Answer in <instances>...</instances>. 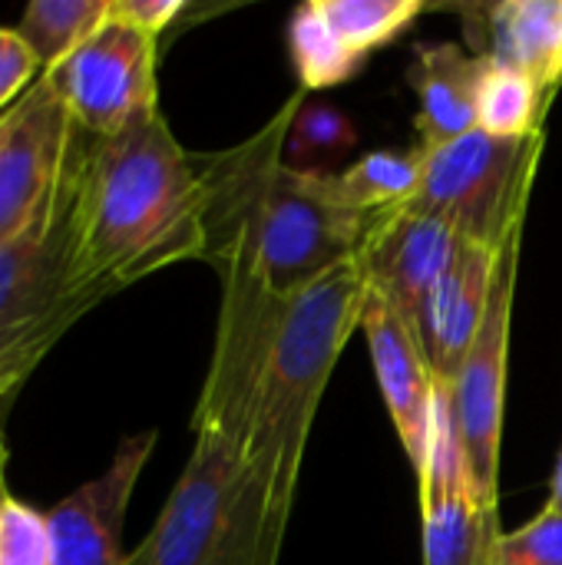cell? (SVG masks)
<instances>
[{
	"label": "cell",
	"instance_id": "28",
	"mask_svg": "<svg viewBox=\"0 0 562 565\" xmlns=\"http://www.w3.org/2000/svg\"><path fill=\"white\" fill-rule=\"evenodd\" d=\"M547 507L562 513V454L560 460H556V470H553V483H550V500H547Z\"/></svg>",
	"mask_w": 562,
	"mask_h": 565
},
{
	"label": "cell",
	"instance_id": "12",
	"mask_svg": "<svg viewBox=\"0 0 562 565\" xmlns=\"http://www.w3.org/2000/svg\"><path fill=\"white\" fill-rule=\"evenodd\" d=\"M156 437V430L126 437L96 480L83 483L46 513L53 565H129V553H123V523Z\"/></svg>",
	"mask_w": 562,
	"mask_h": 565
},
{
	"label": "cell",
	"instance_id": "18",
	"mask_svg": "<svg viewBox=\"0 0 562 565\" xmlns=\"http://www.w3.org/2000/svg\"><path fill=\"white\" fill-rule=\"evenodd\" d=\"M113 0H30L17 33L33 50L43 73L60 66L109 17Z\"/></svg>",
	"mask_w": 562,
	"mask_h": 565
},
{
	"label": "cell",
	"instance_id": "1",
	"mask_svg": "<svg viewBox=\"0 0 562 565\" xmlns=\"http://www.w3.org/2000/svg\"><path fill=\"white\" fill-rule=\"evenodd\" d=\"M222 275V311L192 434H215L295 507L301 463L331 371L361 328L368 281L358 258L298 295Z\"/></svg>",
	"mask_w": 562,
	"mask_h": 565
},
{
	"label": "cell",
	"instance_id": "19",
	"mask_svg": "<svg viewBox=\"0 0 562 565\" xmlns=\"http://www.w3.org/2000/svg\"><path fill=\"white\" fill-rule=\"evenodd\" d=\"M550 103L553 96H547L527 73L490 60L484 86H480V99H477V129L497 139L540 136Z\"/></svg>",
	"mask_w": 562,
	"mask_h": 565
},
{
	"label": "cell",
	"instance_id": "29",
	"mask_svg": "<svg viewBox=\"0 0 562 565\" xmlns=\"http://www.w3.org/2000/svg\"><path fill=\"white\" fill-rule=\"evenodd\" d=\"M3 467H7V444H3V434H0V477H3Z\"/></svg>",
	"mask_w": 562,
	"mask_h": 565
},
{
	"label": "cell",
	"instance_id": "8",
	"mask_svg": "<svg viewBox=\"0 0 562 565\" xmlns=\"http://www.w3.org/2000/svg\"><path fill=\"white\" fill-rule=\"evenodd\" d=\"M79 139L83 129L46 76L0 113V242L63 195Z\"/></svg>",
	"mask_w": 562,
	"mask_h": 565
},
{
	"label": "cell",
	"instance_id": "25",
	"mask_svg": "<svg viewBox=\"0 0 562 565\" xmlns=\"http://www.w3.org/2000/svg\"><path fill=\"white\" fill-rule=\"evenodd\" d=\"M354 142V126L338 116L335 109H308L301 106L295 122H291V132H288V142H285V156L295 152V169H305V159L311 156H328V152H338L344 146Z\"/></svg>",
	"mask_w": 562,
	"mask_h": 565
},
{
	"label": "cell",
	"instance_id": "16",
	"mask_svg": "<svg viewBox=\"0 0 562 565\" xmlns=\"http://www.w3.org/2000/svg\"><path fill=\"white\" fill-rule=\"evenodd\" d=\"M490 60L457 43H417L407 70L417 93V146L454 142L477 129V99Z\"/></svg>",
	"mask_w": 562,
	"mask_h": 565
},
{
	"label": "cell",
	"instance_id": "7",
	"mask_svg": "<svg viewBox=\"0 0 562 565\" xmlns=\"http://www.w3.org/2000/svg\"><path fill=\"white\" fill-rule=\"evenodd\" d=\"M520 242L517 232L497 268L490 308L484 324L447 387L454 411L457 437L470 467L474 493L487 513H497L500 503V444H503V407H507V361H510V328H513V298L520 275Z\"/></svg>",
	"mask_w": 562,
	"mask_h": 565
},
{
	"label": "cell",
	"instance_id": "26",
	"mask_svg": "<svg viewBox=\"0 0 562 565\" xmlns=\"http://www.w3.org/2000/svg\"><path fill=\"white\" fill-rule=\"evenodd\" d=\"M40 63L23 36L10 26H0V109H10L40 76Z\"/></svg>",
	"mask_w": 562,
	"mask_h": 565
},
{
	"label": "cell",
	"instance_id": "3",
	"mask_svg": "<svg viewBox=\"0 0 562 565\" xmlns=\"http://www.w3.org/2000/svg\"><path fill=\"white\" fill-rule=\"evenodd\" d=\"M73 275L96 301L205 258V189L162 113L113 139L83 132L70 192Z\"/></svg>",
	"mask_w": 562,
	"mask_h": 565
},
{
	"label": "cell",
	"instance_id": "15",
	"mask_svg": "<svg viewBox=\"0 0 562 565\" xmlns=\"http://www.w3.org/2000/svg\"><path fill=\"white\" fill-rule=\"evenodd\" d=\"M474 53L527 73L547 96L562 86V0H500L467 10Z\"/></svg>",
	"mask_w": 562,
	"mask_h": 565
},
{
	"label": "cell",
	"instance_id": "30",
	"mask_svg": "<svg viewBox=\"0 0 562 565\" xmlns=\"http://www.w3.org/2000/svg\"><path fill=\"white\" fill-rule=\"evenodd\" d=\"M3 497H7V483H3V477H0V503H3Z\"/></svg>",
	"mask_w": 562,
	"mask_h": 565
},
{
	"label": "cell",
	"instance_id": "10",
	"mask_svg": "<svg viewBox=\"0 0 562 565\" xmlns=\"http://www.w3.org/2000/svg\"><path fill=\"white\" fill-rule=\"evenodd\" d=\"M70 192L73 172L63 195L40 218L0 242V331L63 308L93 311L99 305L93 295L79 291L73 275Z\"/></svg>",
	"mask_w": 562,
	"mask_h": 565
},
{
	"label": "cell",
	"instance_id": "6",
	"mask_svg": "<svg viewBox=\"0 0 562 565\" xmlns=\"http://www.w3.org/2000/svg\"><path fill=\"white\" fill-rule=\"evenodd\" d=\"M156 56L159 36L109 7L96 33L43 76L86 136L113 139L159 113Z\"/></svg>",
	"mask_w": 562,
	"mask_h": 565
},
{
	"label": "cell",
	"instance_id": "24",
	"mask_svg": "<svg viewBox=\"0 0 562 565\" xmlns=\"http://www.w3.org/2000/svg\"><path fill=\"white\" fill-rule=\"evenodd\" d=\"M490 565H562V513L543 507L537 520L513 533H500Z\"/></svg>",
	"mask_w": 562,
	"mask_h": 565
},
{
	"label": "cell",
	"instance_id": "21",
	"mask_svg": "<svg viewBox=\"0 0 562 565\" xmlns=\"http://www.w3.org/2000/svg\"><path fill=\"white\" fill-rule=\"evenodd\" d=\"M288 53L298 76V89H331L358 76L364 66L321 20L315 0L301 3L288 20Z\"/></svg>",
	"mask_w": 562,
	"mask_h": 565
},
{
	"label": "cell",
	"instance_id": "14",
	"mask_svg": "<svg viewBox=\"0 0 562 565\" xmlns=\"http://www.w3.org/2000/svg\"><path fill=\"white\" fill-rule=\"evenodd\" d=\"M503 248H487L464 242L457 258L447 265L441 281L424 301L417 338L424 344V354L434 367V377L441 384H450L484 324V315L490 308L497 268H500Z\"/></svg>",
	"mask_w": 562,
	"mask_h": 565
},
{
	"label": "cell",
	"instance_id": "20",
	"mask_svg": "<svg viewBox=\"0 0 562 565\" xmlns=\"http://www.w3.org/2000/svg\"><path fill=\"white\" fill-rule=\"evenodd\" d=\"M321 20L361 63L394 43L427 10L424 0H315Z\"/></svg>",
	"mask_w": 562,
	"mask_h": 565
},
{
	"label": "cell",
	"instance_id": "27",
	"mask_svg": "<svg viewBox=\"0 0 562 565\" xmlns=\"http://www.w3.org/2000/svg\"><path fill=\"white\" fill-rule=\"evenodd\" d=\"M113 10L126 17L129 23L142 26L146 33L159 36L189 10V3L185 0H113Z\"/></svg>",
	"mask_w": 562,
	"mask_h": 565
},
{
	"label": "cell",
	"instance_id": "4",
	"mask_svg": "<svg viewBox=\"0 0 562 565\" xmlns=\"http://www.w3.org/2000/svg\"><path fill=\"white\" fill-rule=\"evenodd\" d=\"M291 510L235 447L195 434L176 490L129 565H278Z\"/></svg>",
	"mask_w": 562,
	"mask_h": 565
},
{
	"label": "cell",
	"instance_id": "17",
	"mask_svg": "<svg viewBox=\"0 0 562 565\" xmlns=\"http://www.w3.org/2000/svg\"><path fill=\"white\" fill-rule=\"evenodd\" d=\"M331 195L338 205L358 215H381L407 205L421 185V149L394 152L378 149L361 156L341 172L328 175Z\"/></svg>",
	"mask_w": 562,
	"mask_h": 565
},
{
	"label": "cell",
	"instance_id": "2",
	"mask_svg": "<svg viewBox=\"0 0 562 565\" xmlns=\"http://www.w3.org/2000/svg\"><path fill=\"white\" fill-rule=\"evenodd\" d=\"M305 89L242 146L192 156L205 189V262L242 271L272 295H298L358 258L378 215L335 202L321 169L285 162V142Z\"/></svg>",
	"mask_w": 562,
	"mask_h": 565
},
{
	"label": "cell",
	"instance_id": "9",
	"mask_svg": "<svg viewBox=\"0 0 562 565\" xmlns=\"http://www.w3.org/2000/svg\"><path fill=\"white\" fill-rule=\"evenodd\" d=\"M417 487L424 520V565H490L500 523L497 513H487L474 493L470 467L444 384L437 391L431 454Z\"/></svg>",
	"mask_w": 562,
	"mask_h": 565
},
{
	"label": "cell",
	"instance_id": "13",
	"mask_svg": "<svg viewBox=\"0 0 562 565\" xmlns=\"http://www.w3.org/2000/svg\"><path fill=\"white\" fill-rule=\"evenodd\" d=\"M464 238L437 215L401 205L381 212L358 252V265L371 291L391 301L417 331L421 311L447 265L457 258Z\"/></svg>",
	"mask_w": 562,
	"mask_h": 565
},
{
	"label": "cell",
	"instance_id": "11",
	"mask_svg": "<svg viewBox=\"0 0 562 565\" xmlns=\"http://www.w3.org/2000/svg\"><path fill=\"white\" fill-rule=\"evenodd\" d=\"M361 334L368 341V354H371L394 434L421 480L427 467V454H431L441 381L434 377V367L424 354L417 331L401 318V311L391 301H384L371 288L361 308Z\"/></svg>",
	"mask_w": 562,
	"mask_h": 565
},
{
	"label": "cell",
	"instance_id": "5",
	"mask_svg": "<svg viewBox=\"0 0 562 565\" xmlns=\"http://www.w3.org/2000/svg\"><path fill=\"white\" fill-rule=\"evenodd\" d=\"M421 149V185L407 202L444 218L464 242L507 248L523 232L533 179L543 156V132L530 139H497L480 129Z\"/></svg>",
	"mask_w": 562,
	"mask_h": 565
},
{
	"label": "cell",
	"instance_id": "22",
	"mask_svg": "<svg viewBox=\"0 0 562 565\" xmlns=\"http://www.w3.org/2000/svg\"><path fill=\"white\" fill-rule=\"evenodd\" d=\"M86 315V308H63L26 321L20 328L0 331V404L10 401L20 384L36 371V364L50 354V348Z\"/></svg>",
	"mask_w": 562,
	"mask_h": 565
},
{
	"label": "cell",
	"instance_id": "23",
	"mask_svg": "<svg viewBox=\"0 0 562 565\" xmlns=\"http://www.w3.org/2000/svg\"><path fill=\"white\" fill-rule=\"evenodd\" d=\"M0 565H53L46 513L30 510L10 493L0 503Z\"/></svg>",
	"mask_w": 562,
	"mask_h": 565
}]
</instances>
